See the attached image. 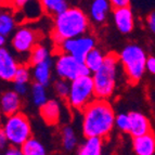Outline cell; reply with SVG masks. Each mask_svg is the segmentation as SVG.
<instances>
[{"instance_id": "obj_1", "label": "cell", "mask_w": 155, "mask_h": 155, "mask_svg": "<svg viewBox=\"0 0 155 155\" xmlns=\"http://www.w3.org/2000/svg\"><path fill=\"white\" fill-rule=\"evenodd\" d=\"M115 113L105 99H94L83 111V134L86 138L105 139L115 125Z\"/></svg>"}, {"instance_id": "obj_2", "label": "cell", "mask_w": 155, "mask_h": 155, "mask_svg": "<svg viewBox=\"0 0 155 155\" xmlns=\"http://www.w3.org/2000/svg\"><path fill=\"white\" fill-rule=\"evenodd\" d=\"M88 28L89 20L85 12L76 7H70L64 12L54 16L51 36L58 46L67 39L84 36Z\"/></svg>"}, {"instance_id": "obj_3", "label": "cell", "mask_w": 155, "mask_h": 155, "mask_svg": "<svg viewBox=\"0 0 155 155\" xmlns=\"http://www.w3.org/2000/svg\"><path fill=\"white\" fill-rule=\"evenodd\" d=\"M119 61V55L116 53H107L102 67L96 73H93L94 90L98 99L107 100L113 94L116 86L117 67Z\"/></svg>"}, {"instance_id": "obj_4", "label": "cell", "mask_w": 155, "mask_h": 155, "mask_svg": "<svg viewBox=\"0 0 155 155\" xmlns=\"http://www.w3.org/2000/svg\"><path fill=\"white\" fill-rule=\"evenodd\" d=\"M119 60L127 78L131 84H137L147 70V55L138 45H128L119 53Z\"/></svg>"}, {"instance_id": "obj_5", "label": "cell", "mask_w": 155, "mask_h": 155, "mask_svg": "<svg viewBox=\"0 0 155 155\" xmlns=\"http://www.w3.org/2000/svg\"><path fill=\"white\" fill-rule=\"evenodd\" d=\"M94 99H97V97L92 76L85 75L71 81L70 94L66 102L72 109L83 112Z\"/></svg>"}, {"instance_id": "obj_6", "label": "cell", "mask_w": 155, "mask_h": 155, "mask_svg": "<svg viewBox=\"0 0 155 155\" xmlns=\"http://www.w3.org/2000/svg\"><path fill=\"white\" fill-rule=\"evenodd\" d=\"M2 130L7 136L8 142L14 147H21L31 138V126L29 119L21 112L7 116L3 123Z\"/></svg>"}, {"instance_id": "obj_7", "label": "cell", "mask_w": 155, "mask_h": 155, "mask_svg": "<svg viewBox=\"0 0 155 155\" xmlns=\"http://www.w3.org/2000/svg\"><path fill=\"white\" fill-rule=\"evenodd\" d=\"M54 68L60 78L66 79L68 81H73L81 76L90 75L91 73L85 62L63 52H61V54H59V57L57 58Z\"/></svg>"}, {"instance_id": "obj_8", "label": "cell", "mask_w": 155, "mask_h": 155, "mask_svg": "<svg viewBox=\"0 0 155 155\" xmlns=\"http://www.w3.org/2000/svg\"><path fill=\"white\" fill-rule=\"evenodd\" d=\"M96 46V40L91 36L84 35V36L76 37V38L67 39L58 45L59 49L63 53L73 55L79 61L85 62L86 57Z\"/></svg>"}, {"instance_id": "obj_9", "label": "cell", "mask_w": 155, "mask_h": 155, "mask_svg": "<svg viewBox=\"0 0 155 155\" xmlns=\"http://www.w3.org/2000/svg\"><path fill=\"white\" fill-rule=\"evenodd\" d=\"M39 35L35 29L22 26L12 37V47L18 53H29L38 45Z\"/></svg>"}, {"instance_id": "obj_10", "label": "cell", "mask_w": 155, "mask_h": 155, "mask_svg": "<svg viewBox=\"0 0 155 155\" xmlns=\"http://www.w3.org/2000/svg\"><path fill=\"white\" fill-rule=\"evenodd\" d=\"M18 62L8 49H0V77L5 81H13L18 70Z\"/></svg>"}, {"instance_id": "obj_11", "label": "cell", "mask_w": 155, "mask_h": 155, "mask_svg": "<svg viewBox=\"0 0 155 155\" xmlns=\"http://www.w3.org/2000/svg\"><path fill=\"white\" fill-rule=\"evenodd\" d=\"M114 23L117 29L123 34H129L134 29V13L129 7L114 9L113 11Z\"/></svg>"}, {"instance_id": "obj_12", "label": "cell", "mask_w": 155, "mask_h": 155, "mask_svg": "<svg viewBox=\"0 0 155 155\" xmlns=\"http://www.w3.org/2000/svg\"><path fill=\"white\" fill-rule=\"evenodd\" d=\"M1 112L5 116L18 113L21 107V96L14 90H7L1 96Z\"/></svg>"}, {"instance_id": "obj_13", "label": "cell", "mask_w": 155, "mask_h": 155, "mask_svg": "<svg viewBox=\"0 0 155 155\" xmlns=\"http://www.w3.org/2000/svg\"><path fill=\"white\" fill-rule=\"evenodd\" d=\"M130 116V129L129 134L132 138L139 137L142 134L151 132V124L145 115L140 112H131L129 113Z\"/></svg>"}, {"instance_id": "obj_14", "label": "cell", "mask_w": 155, "mask_h": 155, "mask_svg": "<svg viewBox=\"0 0 155 155\" xmlns=\"http://www.w3.org/2000/svg\"><path fill=\"white\" fill-rule=\"evenodd\" d=\"M132 147L137 155H154L155 136L152 132L142 134L132 139Z\"/></svg>"}, {"instance_id": "obj_15", "label": "cell", "mask_w": 155, "mask_h": 155, "mask_svg": "<svg viewBox=\"0 0 155 155\" xmlns=\"http://www.w3.org/2000/svg\"><path fill=\"white\" fill-rule=\"evenodd\" d=\"M61 104L57 100H48L44 105L40 107V116L47 124L55 125L59 123L61 118Z\"/></svg>"}, {"instance_id": "obj_16", "label": "cell", "mask_w": 155, "mask_h": 155, "mask_svg": "<svg viewBox=\"0 0 155 155\" xmlns=\"http://www.w3.org/2000/svg\"><path fill=\"white\" fill-rule=\"evenodd\" d=\"M52 74V60L51 58L48 59L45 62L39 63V64L33 66V76L36 83L41 84V85L48 86L51 79Z\"/></svg>"}, {"instance_id": "obj_17", "label": "cell", "mask_w": 155, "mask_h": 155, "mask_svg": "<svg viewBox=\"0 0 155 155\" xmlns=\"http://www.w3.org/2000/svg\"><path fill=\"white\" fill-rule=\"evenodd\" d=\"M111 7L110 0H93L90 7L91 18L96 23H103Z\"/></svg>"}, {"instance_id": "obj_18", "label": "cell", "mask_w": 155, "mask_h": 155, "mask_svg": "<svg viewBox=\"0 0 155 155\" xmlns=\"http://www.w3.org/2000/svg\"><path fill=\"white\" fill-rule=\"evenodd\" d=\"M103 139L98 137L86 138L78 150V155H102Z\"/></svg>"}, {"instance_id": "obj_19", "label": "cell", "mask_w": 155, "mask_h": 155, "mask_svg": "<svg viewBox=\"0 0 155 155\" xmlns=\"http://www.w3.org/2000/svg\"><path fill=\"white\" fill-rule=\"evenodd\" d=\"M45 13L48 15L57 16L70 8L67 0H40Z\"/></svg>"}, {"instance_id": "obj_20", "label": "cell", "mask_w": 155, "mask_h": 155, "mask_svg": "<svg viewBox=\"0 0 155 155\" xmlns=\"http://www.w3.org/2000/svg\"><path fill=\"white\" fill-rule=\"evenodd\" d=\"M20 12L23 18L27 20H37L45 12L40 0H31L21 10H16Z\"/></svg>"}, {"instance_id": "obj_21", "label": "cell", "mask_w": 155, "mask_h": 155, "mask_svg": "<svg viewBox=\"0 0 155 155\" xmlns=\"http://www.w3.org/2000/svg\"><path fill=\"white\" fill-rule=\"evenodd\" d=\"M104 60H105V55L99 49L93 48L86 57L85 64L87 65L91 73H96L104 64Z\"/></svg>"}, {"instance_id": "obj_22", "label": "cell", "mask_w": 155, "mask_h": 155, "mask_svg": "<svg viewBox=\"0 0 155 155\" xmlns=\"http://www.w3.org/2000/svg\"><path fill=\"white\" fill-rule=\"evenodd\" d=\"M16 25V20L14 14L10 11H2L0 14V35L2 36H9Z\"/></svg>"}, {"instance_id": "obj_23", "label": "cell", "mask_w": 155, "mask_h": 155, "mask_svg": "<svg viewBox=\"0 0 155 155\" xmlns=\"http://www.w3.org/2000/svg\"><path fill=\"white\" fill-rule=\"evenodd\" d=\"M24 155H47L45 145L36 138H31L21 147Z\"/></svg>"}, {"instance_id": "obj_24", "label": "cell", "mask_w": 155, "mask_h": 155, "mask_svg": "<svg viewBox=\"0 0 155 155\" xmlns=\"http://www.w3.org/2000/svg\"><path fill=\"white\" fill-rule=\"evenodd\" d=\"M48 59H50V52L48 48L42 45H37L31 52H29L28 63L31 66L39 64V63L45 62Z\"/></svg>"}, {"instance_id": "obj_25", "label": "cell", "mask_w": 155, "mask_h": 155, "mask_svg": "<svg viewBox=\"0 0 155 155\" xmlns=\"http://www.w3.org/2000/svg\"><path fill=\"white\" fill-rule=\"evenodd\" d=\"M47 86L41 85L39 83H35L31 86V99H33L34 104L36 106L41 107L47 101H48V96H47Z\"/></svg>"}, {"instance_id": "obj_26", "label": "cell", "mask_w": 155, "mask_h": 155, "mask_svg": "<svg viewBox=\"0 0 155 155\" xmlns=\"http://www.w3.org/2000/svg\"><path fill=\"white\" fill-rule=\"evenodd\" d=\"M62 144L66 151H73L77 145V136L71 126L63 127Z\"/></svg>"}, {"instance_id": "obj_27", "label": "cell", "mask_w": 155, "mask_h": 155, "mask_svg": "<svg viewBox=\"0 0 155 155\" xmlns=\"http://www.w3.org/2000/svg\"><path fill=\"white\" fill-rule=\"evenodd\" d=\"M53 88H54L55 93H57L60 98L66 100L68 94H70L71 81H68V80H66V79H63V78H60V79L54 81Z\"/></svg>"}, {"instance_id": "obj_28", "label": "cell", "mask_w": 155, "mask_h": 155, "mask_svg": "<svg viewBox=\"0 0 155 155\" xmlns=\"http://www.w3.org/2000/svg\"><path fill=\"white\" fill-rule=\"evenodd\" d=\"M115 125L118 129L124 132H129L130 129V116L127 113H120L115 117Z\"/></svg>"}, {"instance_id": "obj_29", "label": "cell", "mask_w": 155, "mask_h": 155, "mask_svg": "<svg viewBox=\"0 0 155 155\" xmlns=\"http://www.w3.org/2000/svg\"><path fill=\"white\" fill-rule=\"evenodd\" d=\"M31 79V73L29 68L25 65H20L18 70L16 72L15 78L13 80V83H21V84H28Z\"/></svg>"}, {"instance_id": "obj_30", "label": "cell", "mask_w": 155, "mask_h": 155, "mask_svg": "<svg viewBox=\"0 0 155 155\" xmlns=\"http://www.w3.org/2000/svg\"><path fill=\"white\" fill-rule=\"evenodd\" d=\"M13 90L18 92L20 96H25L27 93V84L21 83H13Z\"/></svg>"}, {"instance_id": "obj_31", "label": "cell", "mask_w": 155, "mask_h": 155, "mask_svg": "<svg viewBox=\"0 0 155 155\" xmlns=\"http://www.w3.org/2000/svg\"><path fill=\"white\" fill-rule=\"evenodd\" d=\"M29 1H31V0H10L9 5H11V7H12L13 9H15V10H21V9H23Z\"/></svg>"}, {"instance_id": "obj_32", "label": "cell", "mask_w": 155, "mask_h": 155, "mask_svg": "<svg viewBox=\"0 0 155 155\" xmlns=\"http://www.w3.org/2000/svg\"><path fill=\"white\" fill-rule=\"evenodd\" d=\"M111 5L113 9L124 8V7H129L130 0H110Z\"/></svg>"}, {"instance_id": "obj_33", "label": "cell", "mask_w": 155, "mask_h": 155, "mask_svg": "<svg viewBox=\"0 0 155 155\" xmlns=\"http://www.w3.org/2000/svg\"><path fill=\"white\" fill-rule=\"evenodd\" d=\"M3 155H24V154H23V152H22V149L20 147L11 145L10 147H8V149L5 151Z\"/></svg>"}, {"instance_id": "obj_34", "label": "cell", "mask_w": 155, "mask_h": 155, "mask_svg": "<svg viewBox=\"0 0 155 155\" xmlns=\"http://www.w3.org/2000/svg\"><path fill=\"white\" fill-rule=\"evenodd\" d=\"M147 26H149V28L151 29V31L155 34V11L151 12L147 18Z\"/></svg>"}, {"instance_id": "obj_35", "label": "cell", "mask_w": 155, "mask_h": 155, "mask_svg": "<svg viewBox=\"0 0 155 155\" xmlns=\"http://www.w3.org/2000/svg\"><path fill=\"white\" fill-rule=\"evenodd\" d=\"M147 70L155 75V57H149L147 60Z\"/></svg>"}, {"instance_id": "obj_36", "label": "cell", "mask_w": 155, "mask_h": 155, "mask_svg": "<svg viewBox=\"0 0 155 155\" xmlns=\"http://www.w3.org/2000/svg\"><path fill=\"white\" fill-rule=\"evenodd\" d=\"M5 143H9L8 139H7V136H5V134L3 132V130L1 129V131H0V147H1V149H5Z\"/></svg>"}, {"instance_id": "obj_37", "label": "cell", "mask_w": 155, "mask_h": 155, "mask_svg": "<svg viewBox=\"0 0 155 155\" xmlns=\"http://www.w3.org/2000/svg\"><path fill=\"white\" fill-rule=\"evenodd\" d=\"M5 44V36H2V35H0V46L3 47Z\"/></svg>"}, {"instance_id": "obj_38", "label": "cell", "mask_w": 155, "mask_h": 155, "mask_svg": "<svg viewBox=\"0 0 155 155\" xmlns=\"http://www.w3.org/2000/svg\"><path fill=\"white\" fill-rule=\"evenodd\" d=\"M1 1H2L3 5H9V3H10V0H1Z\"/></svg>"}]
</instances>
